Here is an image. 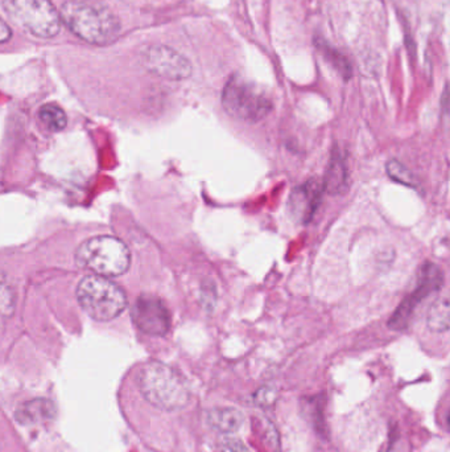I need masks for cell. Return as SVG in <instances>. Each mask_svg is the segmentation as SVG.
Instances as JSON below:
<instances>
[{"instance_id": "cell-18", "label": "cell", "mask_w": 450, "mask_h": 452, "mask_svg": "<svg viewBox=\"0 0 450 452\" xmlns=\"http://www.w3.org/2000/svg\"><path fill=\"white\" fill-rule=\"evenodd\" d=\"M219 450L221 452H251L240 440L230 437H222L219 439Z\"/></svg>"}, {"instance_id": "cell-6", "label": "cell", "mask_w": 450, "mask_h": 452, "mask_svg": "<svg viewBox=\"0 0 450 452\" xmlns=\"http://www.w3.org/2000/svg\"><path fill=\"white\" fill-rule=\"evenodd\" d=\"M1 6L13 23L40 38L59 35L61 19L50 0H1Z\"/></svg>"}, {"instance_id": "cell-7", "label": "cell", "mask_w": 450, "mask_h": 452, "mask_svg": "<svg viewBox=\"0 0 450 452\" xmlns=\"http://www.w3.org/2000/svg\"><path fill=\"white\" fill-rule=\"evenodd\" d=\"M444 285V274L437 264L427 262L421 266L419 274V283L412 294L404 299L402 304L396 309L389 321L390 330L403 331L415 312L416 307L423 302V299L429 297L430 294L439 291Z\"/></svg>"}, {"instance_id": "cell-11", "label": "cell", "mask_w": 450, "mask_h": 452, "mask_svg": "<svg viewBox=\"0 0 450 452\" xmlns=\"http://www.w3.org/2000/svg\"><path fill=\"white\" fill-rule=\"evenodd\" d=\"M324 190L331 195H341L347 187V171L344 156L340 154L338 148L333 150L331 163L326 169L325 178L322 180Z\"/></svg>"}, {"instance_id": "cell-5", "label": "cell", "mask_w": 450, "mask_h": 452, "mask_svg": "<svg viewBox=\"0 0 450 452\" xmlns=\"http://www.w3.org/2000/svg\"><path fill=\"white\" fill-rule=\"evenodd\" d=\"M77 297L83 311L94 320L110 321L127 307L124 291L102 276L83 278L77 288Z\"/></svg>"}, {"instance_id": "cell-16", "label": "cell", "mask_w": 450, "mask_h": 452, "mask_svg": "<svg viewBox=\"0 0 450 452\" xmlns=\"http://www.w3.org/2000/svg\"><path fill=\"white\" fill-rule=\"evenodd\" d=\"M317 47L320 49L321 53H322V56L325 57V59L329 64H332L334 69L338 71L344 77V80H349L351 77V74H353L351 65H350V62L347 61V59L342 56L338 50L328 47L324 41H321L320 44H317Z\"/></svg>"}, {"instance_id": "cell-13", "label": "cell", "mask_w": 450, "mask_h": 452, "mask_svg": "<svg viewBox=\"0 0 450 452\" xmlns=\"http://www.w3.org/2000/svg\"><path fill=\"white\" fill-rule=\"evenodd\" d=\"M55 416V404L48 400L37 398L20 404L15 418L22 425H35L52 419Z\"/></svg>"}, {"instance_id": "cell-4", "label": "cell", "mask_w": 450, "mask_h": 452, "mask_svg": "<svg viewBox=\"0 0 450 452\" xmlns=\"http://www.w3.org/2000/svg\"><path fill=\"white\" fill-rule=\"evenodd\" d=\"M77 263L102 276H119L130 269L129 248L118 239L101 236L86 239L75 253Z\"/></svg>"}, {"instance_id": "cell-8", "label": "cell", "mask_w": 450, "mask_h": 452, "mask_svg": "<svg viewBox=\"0 0 450 452\" xmlns=\"http://www.w3.org/2000/svg\"><path fill=\"white\" fill-rule=\"evenodd\" d=\"M142 64L147 71L172 81L187 80L193 73L189 59L176 49L161 44L145 48L142 53Z\"/></svg>"}, {"instance_id": "cell-10", "label": "cell", "mask_w": 450, "mask_h": 452, "mask_svg": "<svg viewBox=\"0 0 450 452\" xmlns=\"http://www.w3.org/2000/svg\"><path fill=\"white\" fill-rule=\"evenodd\" d=\"M322 181L310 178L303 185L292 190L289 197V211L300 224H308L313 218L322 200Z\"/></svg>"}, {"instance_id": "cell-19", "label": "cell", "mask_w": 450, "mask_h": 452, "mask_svg": "<svg viewBox=\"0 0 450 452\" xmlns=\"http://www.w3.org/2000/svg\"><path fill=\"white\" fill-rule=\"evenodd\" d=\"M275 398H276V390L273 389L271 386L261 388L255 394V402L261 406H270L273 404Z\"/></svg>"}, {"instance_id": "cell-3", "label": "cell", "mask_w": 450, "mask_h": 452, "mask_svg": "<svg viewBox=\"0 0 450 452\" xmlns=\"http://www.w3.org/2000/svg\"><path fill=\"white\" fill-rule=\"evenodd\" d=\"M222 106L233 118L258 123L273 111V101L259 85L235 74L224 87Z\"/></svg>"}, {"instance_id": "cell-21", "label": "cell", "mask_w": 450, "mask_h": 452, "mask_svg": "<svg viewBox=\"0 0 450 452\" xmlns=\"http://www.w3.org/2000/svg\"><path fill=\"white\" fill-rule=\"evenodd\" d=\"M0 282H1V274H0Z\"/></svg>"}, {"instance_id": "cell-9", "label": "cell", "mask_w": 450, "mask_h": 452, "mask_svg": "<svg viewBox=\"0 0 450 452\" xmlns=\"http://www.w3.org/2000/svg\"><path fill=\"white\" fill-rule=\"evenodd\" d=\"M132 320L142 332L151 336H166L170 330V313L164 302L154 295H142L131 311Z\"/></svg>"}, {"instance_id": "cell-1", "label": "cell", "mask_w": 450, "mask_h": 452, "mask_svg": "<svg viewBox=\"0 0 450 452\" xmlns=\"http://www.w3.org/2000/svg\"><path fill=\"white\" fill-rule=\"evenodd\" d=\"M61 22L71 34L95 45L112 43L120 32L118 17L105 7L83 1H66L59 10Z\"/></svg>"}, {"instance_id": "cell-12", "label": "cell", "mask_w": 450, "mask_h": 452, "mask_svg": "<svg viewBox=\"0 0 450 452\" xmlns=\"http://www.w3.org/2000/svg\"><path fill=\"white\" fill-rule=\"evenodd\" d=\"M206 421L214 430L222 434H233L242 428L245 416L234 407H214L208 411Z\"/></svg>"}, {"instance_id": "cell-17", "label": "cell", "mask_w": 450, "mask_h": 452, "mask_svg": "<svg viewBox=\"0 0 450 452\" xmlns=\"http://www.w3.org/2000/svg\"><path fill=\"white\" fill-rule=\"evenodd\" d=\"M386 171L392 180H395L403 185H407V187H411V188H419V183L414 176V174L411 171H408L400 162L390 160L386 164Z\"/></svg>"}, {"instance_id": "cell-2", "label": "cell", "mask_w": 450, "mask_h": 452, "mask_svg": "<svg viewBox=\"0 0 450 452\" xmlns=\"http://www.w3.org/2000/svg\"><path fill=\"white\" fill-rule=\"evenodd\" d=\"M139 389L144 398L154 407L175 411L189 402V386L176 369L151 361L139 373Z\"/></svg>"}, {"instance_id": "cell-20", "label": "cell", "mask_w": 450, "mask_h": 452, "mask_svg": "<svg viewBox=\"0 0 450 452\" xmlns=\"http://www.w3.org/2000/svg\"><path fill=\"white\" fill-rule=\"evenodd\" d=\"M11 37V28L8 27V24L6 23L4 20H1V19H0V44H1V43H7Z\"/></svg>"}, {"instance_id": "cell-15", "label": "cell", "mask_w": 450, "mask_h": 452, "mask_svg": "<svg viewBox=\"0 0 450 452\" xmlns=\"http://www.w3.org/2000/svg\"><path fill=\"white\" fill-rule=\"evenodd\" d=\"M38 119L49 131L64 130L66 126V114L61 107L55 104H48L38 110Z\"/></svg>"}, {"instance_id": "cell-14", "label": "cell", "mask_w": 450, "mask_h": 452, "mask_svg": "<svg viewBox=\"0 0 450 452\" xmlns=\"http://www.w3.org/2000/svg\"><path fill=\"white\" fill-rule=\"evenodd\" d=\"M427 325L433 332L444 333L449 331L450 304L448 297H441L430 304L428 311Z\"/></svg>"}]
</instances>
